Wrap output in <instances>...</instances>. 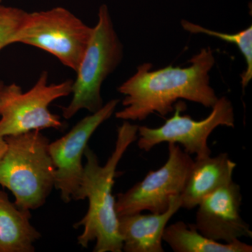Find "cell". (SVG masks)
Returning <instances> with one entry per match:
<instances>
[{
  "instance_id": "52a82bcc",
  "label": "cell",
  "mask_w": 252,
  "mask_h": 252,
  "mask_svg": "<svg viewBox=\"0 0 252 252\" xmlns=\"http://www.w3.org/2000/svg\"><path fill=\"white\" fill-rule=\"evenodd\" d=\"M168 152L167 162L160 168L149 172L125 193L118 194L115 204L118 217L145 210L162 213L168 209L173 197L181 195L194 160L179 144L169 143Z\"/></svg>"
},
{
  "instance_id": "d6986e66",
  "label": "cell",
  "mask_w": 252,
  "mask_h": 252,
  "mask_svg": "<svg viewBox=\"0 0 252 252\" xmlns=\"http://www.w3.org/2000/svg\"><path fill=\"white\" fill-rule=\"evenodd\" d=\"M1 0H0V3H1Z\"/></svg>"
},
{
  "instance_id": "9a60e30c",
  "label": "cell",
  "mask_w": 252,
  "mask_h": 252,
  "mask_svg": "<svg viewBox=\"0 0 252 252\" xmlns=\"http://www.w3.org/2000/svg\"><path fill=\"white\" fill-rule=\"evenodd\" d=\"M181 25L186 31L194 34H205L218 38L222 40L235 44L243 54L246 62L247 67L241 74V84L243 90L248 86L252 78V26L235 34H226L212 30L207 29L203 26L182 20Z\"/></svg>"
},
{
  "instance_id": "ba28073f",
  "label": "cell",
  "mask_w": 252,
  "mask_h": 252,
  "mask_svg": "<svg viewBox=\"0 0 252 252\" xmlns=\"http://www.w3.org/2000/svg\"><path fill=\"white\" fill-rule=\"evenodd\" d=\"M183 106L184 103L176 104L174 115L159 127L139 126V148L149 152L163 142L181 144L186 153L195 154V158H201L211 156L207 140L217 127H235L234 109L226 97L219 98L212 107L211 113L203 120H194L190 116L181 115L180 112L185 110Z\"/></svg>"
},
{
  "instance_id": "7a4b0ae2",
  "label": "cell",
  "mask_w": 252,
  "mask_h": 252,
  "mask_svg": "<svg viewBox=\"0 0 252 252\" xmlns=\"http://www.w3.org/2000/svg\"><path fill=\"white\" fill-rule=\"evenodd\" d=\"M138 128V126L128 121H124L118 127L114 152L103 166L94 151L89 146L86 147L84 155L86 165L75 200L87 198L89 209L85 216L74 225L75 228H84L77 238L82 248H87L91 242L96 241L94 252L123 251L112 188L118 165L128 147L137 140Z\"/></svg>"
},
{
  "instance_id": "7c38bea8",
  "label": "cell",
  "mask_w": 252,
  "mask_h": 252,
  "mask_svg": "<svg viewBox=\"0 0 252 252\" xmlns=\"http://www.w3.org/2000/svg\"><path fill=\"white\" fill-rule=\"evenodd\" d=\"M236 165L226 153L195 158L180 195L181 207L191 210L207 195L233 181Z\"/></svg>"
},
{
  "instance_id": "2e32d148",
  "label": "cell",
  "mask_w": 252,
  "mask_h": 252,
  "mask_svg": "<svg viewBox=\"0 0 252 252\" xmlns=\"http://www.w3.org/2000/svg\"><path fill=\"white\" fill-rule=\"evenodd\" d=\"M27 13L19 8L0 5V50L11 44L12 38L23 24Z\"/></svg>"
},
{
  "instance_id": "8fae6325",
  "label": "cell",
  "mask_w": 252,
  "mask_h": 252,
  "mask_svg": "<svg viewBox=\"0 0 252 252\" xmlns=\"http://www.w3.org/2000/svg\"><path fill=\"white\" fill-rule=\"evenodd\" d=\"M181 207L180 195L173 197L162 213H141L119 217V232L126 252H164L162 235L167 223Z\"/></svg>"
},
{
  "instance_id": "9c48e42d",
  "label": "cell",
  "mask_w": 252,
  "mask_h": 252,
  "mask_svg": "<svg viewBox=\"0 0 252 252\" xmlns=\"http://www.w3.org/2000/svg\"><path fill=\"white\" fill-rule=\"evenodd\" d=\"M119 102V99H112L97 112L81 119L66 135L49 143L56 168L54 187L61 191L64 203L75 200L84 172L82 158L91 136L112 117Z\"/></svg>"
},
{
  "instance_id": "5bb4252c",
  "label": "cell",
  "mask_w": 252,
  "mask_h": 252,
  "mask_svg": "<svg viewBox=\"0 0 252 252\" xmlns=\"http://www.w3.org/2000/svg\"><path fill=\"white\" fill-rule=\"evenodd\" d=\"M165 242L175 252H252L251 245L240 240L222 244L205 237L198 231L195 223L176 222L166 226L162 235Z\"/></svg>"
},
{
  "instance_id": "5b68a950",
  "label": "cell",
  "mask_w": 252,
  "mask_h": 252,
  "mask_svg": "<svg viewBox=\"0 0 252 252\" xmlns=\"http://www.w3.org/2000/svg\"><path fill=\"white\" fill-rule=\"evenodd\" d=\"M93 28L64 7L27 13L11 44L21 43L49 53L66 67L77 70Z\"/></svg>"
},
{
  "instance_id": "3957f363",
  "label": "cell",
  "mask_w": 252,
  "mask_h": 252,
  "mask_svg": "<svg viewBox=\"0 0 252 252\" xmlns=\"http://www.w3.org/2000/svg\"><path fill=\"white\" fill-rule=\"evenodd\" d=\"M4 139L7 148L0 160V185L14 194L16 206L36 210L44 205L55 186L49 140L40 130Z\"/></svg>"
},
{
  "instance_id": "6da1fadb",
  "label": "cell",
  "mask_w": 252,
  "mask_h": 252,
  "mask_svg": "<svg viewBox=\"0 0 252 252\" xmlns=\"http://www.w3.org/2000/svg\"><path fill=\"white\" fill-rule=\"evenodd\" d=\"M189 63L187 67L169 65L155 70L152 63L139 65L135 74L118 88L124 95V108L116 113V117L142 122L154 113L165 117L173 112L180 99L212 108L219 99L209 75L215 64L213 51L203 48Z\"/></svg>"
},
{
  "instance_id": "ac0fdd59",
  "label": "cell",
  "mask_w": 252,
  "mask_h": 252,
  "mask_svg": "<svg viewBox=\"0 0 252 252\" xmlns=\"http://www.w3.org/2000/svg\"><path fill=\"white\" fill-rule=\"evenodd\" d=\"M4 83L0 81V105H1V97H2L3 91H4Z\"/></svg>"
},
{
  "instance_id": "e0dca14e",
  "label": "cell",
  "mask_w": 252,
  "mask_h": 252,
  "mask_svg": "<svg viewBox=\"0 0 252 252\" xmlns=\"http://www.w3.org/2000/svg\"><path fill=\"white\" fill-rule=\"evenodd\" d=\"M6 148H7V144H6L4 137H0V160L2 158Z\"/></svg>"
},
{
  "instance_id": "4fadbf2b",
  "label": "cell",
  "mask_w": 252,
  "mask_h": 252,
  "mask_svg": "<svg viewBox=\"0 0 252 252\" xmlns=\"http://www.w3.org/2000/svg\"><path fill=\"white\" fill-rule=\"evenodd\" d=\"M30 210H22L0 190V252H33L41 234L31 224Z\"/></svg>"
},
{
  "instance_id": "30bf717a",
  "label": "cell",
  "mask_w": 252,
  "mask_h": 252,
  "mask_svg": "<svg viewBox=\"0 0 252 252\" xmlns=\"http://www.w3.org/2000/svg\"><path fill=\"white\" fill-rule=\"evenodd\" d=\"M242 194L233 181L207 195L198 205L197 229L215 241L233 243L242 238H252L250 225L240 215Z\"/></svg>"
},
{
  "instance_id": "8992f818",
  "label": "cell",
  "mask_w": 252,
  "mask_h": 252,
  "mask_svg": "<svg viewBox=\"0 0 252 252\" xmlns=\"http://www.w3.org/2000/svg\"><path fill=\"white\" fill-rule=\"evenodd\" d=\"M73 81L49 84V74L44 71L27 92L23 93L16 84L5 86L0 105V137L46 128L63 130L61 117L50 112L49 106L72 94Z\"/></svg>"
},
{
  "instance_id": "277c9868",
  "label": "cell",
  "mask_w": 252,
  "mask_h": 252,
  "mask_svg": "<svg viewBox=\"0 0 252 252\" xmlns=\"http://www.w3.org/2000/svg\"><path fill=\"white\" fill-rule=\"evenodd\" d=\"M124 58V46L114 28L108 6H99L98 21L73 81L72 100L62 107L63 117L70 119L81 109L94 113L103 107L101 87L119 67Z\"/></svg>"
}]
</instances>
